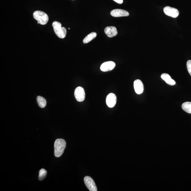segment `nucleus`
Listing matches in <instances>:
<instances>
[{"label":"nucleus","instance_id":"2eb2a0df","mask_svg":"<svg viewBox=\"0 0 191 191\" xmlns=\"http://www.w3.org/2000/svg\"><path fill=\"white\" fill-rule=\"evenodd\" d=\"M182 109L187 113L191 114V102H187L184 103L182 106Z\"/></svg>","mask_w":191,"mask_h":191},{"label":"nucleus","instance_id":"f3484780","mask_svg":"<svg viewBox=\"0 0 191 191\" xmlns=\"http://www.w3.org/2000/svg\"><path fill=\"white\" fill-rule=\"evenodd\" d=\"M187 71L191 76V60H189L187 61Z\"/></svg>","mask_w":191,"mask_h":191},{"label":"nucleus","instance_id":"9b49d317","mask_svg":"<svg viewBox=\"0 0 191 191\" xmlns=\"http://www.w3.org/2000/svg\"><path fill=\"white\" fill-rule=\"evenodd\" d=\"M104 32L109 38L116 36L118 33L116 28L114 26L106 27L104 29Z\"/></svg>","mask_w":191,"mask_h":191},{"label":"nucleus","instance_id":"6e6552de","mask_svg":"<svg viewBox=\"0 0 191 191\" xmlns=\"http://www.w3.org/2000/svg\"><path fill=\"white\" fill-rule=\"evenodd\" d=\"M110 14L113 17H120L128 16L129 14L128 12L125 10L116 9L112 10L110 12Z\"/></svg>","mask_w":191,"mask_h":191},{"label":"nucleus","instance_id":"0eeeda50","mask_svg":"<svg viewBox=\"0 0 191 191\" xmlns=\"http://www.w3.org/2000/svg\"><path fill=\"white\" fill-rule=\"evenodd\" d=\"M106 102L109 107H113L117 102V97L115 94L113 93L109 94L106 97Z\"/></svg>","mask_w":191,"mask_h":191},{"label":"nucleus","instance_id":"39448f33","mask_svg":"<svg viewBox=\"0 0 191 191\" xmlns=\"http://www.w3.org/2000/svg\"><path fill=\"white\" fill-rule=\"evenodd\" d=\"M86 185L90 191H97V187L93 180L89 176H86L84 178Z\"/></svg>","mask_w":191,"mask_h":191},{"label":"nucleus","instance_id":"a211bd4d","mask_svg":"<svg viewBox=\"0 0 191 191\" xmlns=\"http://www.w3.org/2000/svg\"><path fill=\"white\" fill-rule=\"evenodd\" d=\"M113 1H115V2L117 3H119V4H122V3L123 2V0H113Z\"/></svg>","mask_w":191,"mask_h":191},{"label":"nucleus","instance_id":"f03ea898","mask_svg":"<svg viewBox=\"0 0 191 191\" xmlns=\"http://www.w3.org/2000/svg\"><path fill=\"white\" fill-rule=\"evenodd\" d=\"M54 31L56 35L59 38L63 39L65 37L67 30L65 28L62 27V24L60 22L55 21L52 24Z\"/></svg>","mask_w":191,"mask_h":191},{"label":"nucleus","instance_id":"423d86ee","mask_svg":"<svg viewBox=\"0 0 191 191\" xmlns=\"http://www.w3.org/2000/svg\"><path fill=\"white\" fill-rule=\"evenodd\" d=\"M164 11L166 15L173 18H176L179 14L178 9L169 6L165 7L164 9Z\"/></svg>","mask_w":191,"mask_h":191},{"label":"nucleus","instance_id":"7ed1b4c3","mask_svg":"<svg viewBox=\"0 0 191 191\" xmlns=\"http://www.w3.org/2000/svg\"><path fill=\"white\" fill-rule=\"evenodd\" d=\"M33 17L37 21L38 24L45 25L49 21V17L46 13L41 11H36L33 13Z\"/></svg>","mask_w":191,"mask_h":191},{"label":"nucleus","instance_id":"ddd939ff","mask_svg":"<svg viewBox=\"0 0 191 191\" xmlns=\"http://www.w3.org/2000/svg\"><path fill=\"white\" fill-rule=\"evenodd\" d=\"M36 100L40 107L44 108L46 106V101L44 98L41 96H38L37 97Z\"/></svg>","mask_w":191,"mask_h":191},{"label":"nucleus","instance_id":"f8f14e48","mask_svg":"<svg viewBox=\"0 0 191 191\" xmlns=\"http://www.w3.org/2000/svg\"><path fill=\"white\" fill-rule=\"evenodd\" d=\"M161 78L168 85L173 86L175 85L176 82L172 79L170 75L167 73H163L161 75Z\"/></svg>","mask_w":191,"mask_h":191},{"label":"nucleus","instance_id":"20e7f679","mask_svg":"<svg viewBox=\"0 0 191 191\" xmlns=\"http://www.w3.org/2000/svg\"><path fill=\"white\" fill-rule=\"evenodd\" d=\"M74 96L77 100L82 102L84 100L85 97V90L83 87H77L75 89Z\"/></svg>","mask_w":191,"mask_h":191},{"label":"nucleus","instance_id":"1a4fd4ad","mask_svg":"<svg viewBox=\"0 0 191 191\" xmlns=\"http://www.w3.org/2000/svg\"><path fill=\"white\" fill-rule=\"evenodd\" d=\"M115 66V63L112 61H108L101 65L100 69L103 72H108L113 70Z\"/></svg>","mask_w":191,"mask_h":191},{"label":"nucleus","instance_id":"f257e3e1","mask_svg":"<svg viewBox=\"0 0 191 191\" xmlns=\"http://www.w3.org/2000/svg\"><path fill=\"white\" fill-rule=\"evenodd\" d=\"M66 143L62 139H57L54 143V154L56 157H60L63 155L66 147Z\"/></svg>","mask_w":191,"mask_h":191},{"label":"nucleus","instance_id":"9d476101","mask_svg":"<svg viewBox=\"0 0 191 191\" xmlns=\"http://www.w3.org/2000/svg\"><path fill=\"white\" fill-rule=\"evenodd\" d=\"M134 88L136 94H140L142 93L144 91V85L141 80L139 79L135 80Z\"/></svg>","mask_w":191,"mask_h":191},{"label":"nucleus","instance_id":"dca6fc26","mask_svg":"<svg viewBox=\"0 0 191 191\" xmlns=\"http://www.w3.org/2000/svg\"><path fill=\"white\" fill-rule=\"evenodd\" d=\"M47 174V172L46 170L42 169L40 170L39 172V180H42L46 177Z\"/></svg>","mask_w":191,"mask_h":191},{"label":"nucleus","instance_id":"6ab92c4d","mask_svg":"<svg viewBox=\"0 0 191 191\" xmlns=\"http://www.w3.org/2000/svg\"><path fill=\"white\" fill-rule=\"evenodd\" d=\"M68 29H70V28H68Z\"/></svg>","mask_w":191,"mask_h":191},{"label":"nucleus","instance_id":"4468645a","mask_svg":"<svg viewBox=\"0 0 191 191\" xmlns=\"http://www.w3.org/2000/svg\"><path fill=\"white\" fill-rule=\"evenodd\" d=\"M97 36V33L95 32H92L88 34L86 37L83 40V43L84 44H87L90 42L95 38Z\"/></svg>","mask_w":191,"mask_h":191}]
</instances>
